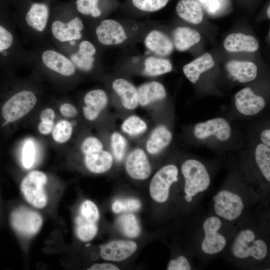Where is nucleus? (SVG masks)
Masks as SVG:
<instances>
[{"label":"nucleus","mask_w":270,"mask_h":270,"mask_svg":"<svg viewBox=\"0 0 270 270\" xmlns=\"http://www.w3.org/2000/svg\"><path fill=\"white\" fill-rule=\"evenodd\" d=\"M120 230L129 238L137 237L140 232L139 222L132 214H126L120 216L117 220Z\"/></svg>","instance_id":"obj_32"},{"label":"nucleus","mask_w":270,"mask_h":270,"mask_svg":"<svg viewBox=\"0 0 270 270\" xmlns=\"http://www.w3.org/2000/svg\"><path fill=\"white\" fill-rule=\"evenodd\" d=\"M226 68L230 75L240 83L251 82L257 76V66L252 62L232 60L226 64Z\"/></svg>","instance_id":"obj_20"},{"label":"nucleus","mask_w":270,"mask_h":270,"mask_svg":"<svg viewBox=\"0 0 270 270\" xmlns=\"http://www.w3.org/2000/svg\"><path fill=\"white\" fill-rule=\"evenodd\" d=\"M224 48L230 52H256L259 48L258 40L253 36L238 32L230 34L224 42Z\"/></svg>","instance_id":"obj_19"},{"label":"nucleus","mask_w":270,"mask_h":270,"mask_svg":"<svg viewBox=\"0 0 270 270\" xmlns=\"http://www.w3.org/2000/svg\"><path fill=\"white\" fill-rule=\"evenodd\" d=\"M78 52L93 56L96 52L94 46L87 40L82 41L79 46Z\"/></svg>","instance_id":"obj_46"},{"label":"nucleus","mask_w":270,"mask_h":270,"mask_svg":"<svg viewBox=\"0 0 270 270\" xmlns=\"http://www.w3.org/2000/svg\"><path fill=\"white\" fill-rule=\"evenodd\" d=\"M138 104L145 107L152 103L164 99L166 90L161 83L152 81L142 84L138 88Z\"/></svg>","instance_id":"obj_21"},{"label":"nucleus","mask_w":270,"mask_h":270,"mask_svg":"<svg viewBox=\"0 0 270 270\" xmlns=\"http://www.w3.org/2000/svg\"><path fill=\"white\" fill-rule=\"evenodd\" d=\"M47 181L44 173L34 170L28 173L20 183V190L26 200L36 208H44L47 204L48 196L44 190Z\"/></svg>","instance_id":"obj_6"},{"label":"nucleus","mask_w":270,"mask_h":270,"mask_svg":"<svg viewBox=\"0 0 270 270\" xmlns=\"http://www.w3.org/2000/svg\"><path fill=\"white\" fill-rule=\"evenodd\" d=\"M178 168L174 164H168L158 170L153 176L150 184L149 191L152 198L163 204L169 198L172 184L178 180Z\"/></svg>","instance_id":"obj_5"},{"label":"nucleus","mask_w":270,"mask_h":270,"mask_svg":"<svg viewBox=\"0 0 270 270\" xmlns=\"http://www.w3.org/2000/svg\"><path fill=\"white\" fill-rule=\"evenodd\" d=\"M113 162L112 154L104 149L84 155V162L86 168L94 174L108 172L111 168Z\"/></svg>","instance_id":"obj_22"},{"label":"nucleus","mask_w":270,"mask_h":270,"mask_svg":"<svg viewBox=\"0 0 270 270\" xmlns=\"http://www.w3.org/2000/svg\"><path fill=\"white\" fill-rule=\"evenodd\" d=\"M228 252L230 258L236 264L246 266L260 264L268 258V238L258 227L244 224L232 238Z\"/></svg>","instance_id":"obj_1"},{"label":"nucleus","mask_w":270,"mask_h":270,"mask_svg":"<svg viewBox=\"0 0 270 270\" xmlns=\"http://www.w3.org/2000/svg\"><path fill=\"white\" fill-rule=\"evenodd\" d=\"M176 11L180 18L193 24H198L203 19L202 8L196 0H180Z\"/></svg>","instance_id":"obj_25"},{"label":"nucleus","mask_w":270,"mask_h":270,"mask_svg":"<svg viewBox=\"0 0 270 270\" xmlns=\"http://www.w3.org/2000/svg\"><path fill=\"white\" fill-rule=\"evenodd\" d=\"M52 132L54 140L58 143H64L68 140L73 132L72 124L68 120H61L56 123Z\"/></svg>","instance_id":"obj_34"},{"label":"nucleus","mask_w":270,"mask_h":270,"mask_svg":"<svg viewBox=\"0 0 270 270\" xmlns=\"http://www.w3.org/2000/svg\"><path fill=\"white\" fill-rule=\"evenodd\" d=\"M172 140V134L170 130L164 125L154 128L145 143L146 152L152 155H156L168 146Z\"/></svg>","instance_id":"obj_17"},{"label":"nucleus","mask_w":270,"mask_h":270,"mask_svg":"<svg viewBox=\"0 0 270 270\" xmlns=\"http://www.w3.org/2000/svg\"><path fill=\"white\" fill-rule=\"evenodd\" d=\"M120 128L126 135L136 137L144 134L148 129V126L146 122L141 117L136 114H132L123 120Z\"/></svg>","instance_id":"obj_30"},{"label":"nucleus","mask_w":270,"mask_h":270,"mask_svg":"<svg viewBox=\"0 0 270 270\" xmlns=\"http://www.w3.org/2000/svg\"><path fill=\"white\" fill-rule=\"evenodd\" d=\"M88 270H118V267L110 263H98L92 265Z\"/></svg>","instance_id":"obj_48"},{"label":"nucleus","mask_w":270,"mask_h":270,"mask_svg":"<svg viewBox=\"0 0 270 270\" xmlns=\"http://www.w3.org/2000/svg\"><path fill=\"white\" fill-rule=\"evenodd\" d=\"M42 59L47 68L62 75L69 76L75 72L74 64L68 58L54 50L44 51Z\"/></svg>","instance_id":"obj_18"},{"label":"nucleus","mask_w":270,"mask_h":270,"mask_svg":"<svg viewBox=\"0 0 270 270\" xmlns=\"http://www.w3.org/2000/svg\"><path fill=\"white\" fill-rule=\"evenodd\" d=\"M83 154H86L104 149L102 142L98 138L90 136L85 138L80 146Z\"/></svg>","instance_id":"obj_41"},{"label":"nucleus","mask_w":270,"mask_h":270,"mask_svg":"<svg viewBox=\"0 0 270 270\" xmlns=\"http://www.w3.org/2000/svg\"><path fill=\"white\" fill-rule=\"evenodd\" d=\"M270 7L268 6V10H267V15H268V18H270Z\"/></svg>","instance_id":"obj_51"},{"label":"nucleus","mask_w":270,"mask_h":270,"mask_svg":"<svg viewBox=\"0 0 270 270\" xmlns=\"http://www.w3.org/2000/svg\"><path fill=\"white\" fill-rule=\"evenodd\" d=\"M84 106L82 113L84 118L90 122L96 120L101 112L107 106L108 98L102 90L96 89L88 92L84 99Z\"/></svg>","instance_id":"obj_14"},{"label":"nucleus","mask_w":270,"mask_h":270,"mask_svg":"<svg viewBox=\"0 0 270 270\" xmlns=\"http://www.w3.org/2000/svg\"><path fill=\"white\" fill-rule=\"evenodd\" d=\"M180 170L184 179V200L192 204L209 188L210 175L204 164L194 158L185 160L181 165Z\"/></svg>","instance_id":"obj_4"},{"label":"nucleus","mask_w":270,"mask_h":270,"mask_svg":"<svg viewBox=\"0 0 270 270\" xmlns=\"http://www.w3.org/2000/svg\"><path fill=\"white\" fill-rule=\"evenodd\" d=\"M98 41L104 45H115L122 43L127 38L122 26L113 20H105L96 28Z\"/></svg>","instance_id":"obj_13"},{"label":"nucleus","mask_w":270,"mask_h":270,"mask_svg":"<svg viewBox=\"0 0 270 270\" xmlns=\"http://www.w3.org/2000/svg\"><path fill=\"white\" fill-rule=\"evenodd\" d=\"M84 25L80 19L76 17L67 24L59 20L54 21L52 25L54 37L62 42L79 40L82 37L80 31Z\"/></svg>","instance_id":"obj_16"},{"label":"nucleus","mask_w":270,"mask_h":270,"mask_svg":"<svg viewBox=\"0 0 270 270\" xmlns=\"http://www.w3.org/2000/svg\"><path fill=\"white\" fill-rule=\"evenodd\" d=\"M256 166L264 180L269 185L270 182V148L262 143L259 144L254 151Z\"/></svg>","instance_id":"obj_28"},{"label":"nucleus","mask_w":270,"mask_h":270,"mask_svg":"<svg viewBox=\"0 0 270 270\" xmlns=\"http://www.w3.org/2000/svg\"><path fill=\"white\" fill-rule=\"evenodd\" d=\"M124 166L127 174L134 180H146L152 173V166L146 153L141 148H135L128 153Z\"/></svg>","instance_id":"obj_9"},{"label":"nucleus","mask_w":270,"mask_h":270,"mask_svg":"<svg viewBox=\"0 0 270 270\" xmlns=\"http://www.w3.org/2000/svg\"><path fill=\"white\" fill-rule=\"evenodd\" d=\"M260 139L262 144L270 146V130L269 128L262 131L260 135Z\"/></svg>","instance_id":"obj_50"},{"label":"nucleus","mask_w":270,"mask_h":270,"mask_svg":"<svg viewBox=\"0 0 270 270\" xmlns=\"http://www.w3.org/2000/svg\"><path fill=\"white\" fill-rule=\"evenodd\" d=\"M78 214L95 223L97 222L100 218L97 206L90 200H86L82 203L79 208Z\"/></svg>","instance_id":"obj_39"},{"label":"nucleus","mask_w":270,"mask_h":270,"mask_svg":"<svg viewBox=\"0 0 270 270\" xmlns=\"http://www.w3.org/2000/svg\"><path fill=\"white\" fill-rule=\"evenodd\" d=\"M214 214L227 222L240 220L246 214L248 202L244 192L223 188L212 198Z\"/></svg>","instance_id":"obj_2"},{"label":"nucleus","mask_w":270,"mask_h":270,"mask_svg":"<svg viewBox=\"0 0 270 270\" xmlns=\"http://www.w3.org/2000/svg\"><path fill=\"white\" fill-rule=\"evenodd\" d=\"M137 248L138 245L134 242L113 240L100 246V254L105 260L120 262L132 256Z\"/></svg>","instance_id":"obj_12"},{"label":"nucleus","mask_w":270,"mask_h":270,"mask_svg":"<svg viewBox=\"0 0 270 270\" xmlns=\"http://www.w3.org/2000/svg\"><path fill=\"white\" fill-rule=\"evenodd\" d=\"M224 220L212 214L204 218L201 224V234L198 247L204 256H216L223 252L228 244V239L222 228Z\"/></svg>","instance_id":"obj_3"},{"label":"nucleus","mask_w":270,"mask_h":270,"mask_svg":"<svg viewBox=\"0 0 270 270\" xmlns=\"http://www.w3.org/2000/svg\"><path fill=\"white\" fill-rule=\"evenodd\" d=\"M141 207L140 202L136 198H128L115 200L112 206V210L116 214L138 210Z\"/></svg>","instance_id":"obj_35"},{"label":"nucleus","mask_w":270,"mask_h":270,"mask_svg":"<svg viewBox=\"0 0 270 270\" xmlns=\"http://www.w3.org/2000/svg\"><path fill=\"white\" fill-rule=\"evenodd\" d=\"M55 118V112L50 108L44 110L40 114V120L54 121Z\"/></svg>","instance_id":"obj_49"},{"label":"nucleus","mask_w":270,"mask_h":270,"mask_svg":"<svg viewBox=\"0 0 270 270\" xmlns=\"http://www.w3.org/2000/svg\"><path fill=\"white\" fill-rule=\"evenodd\" d=\"M168 0H132L134 6L144 12H153L164 7Z\"/></svg>","instance_id":"obj_38"},{"label":"nucleus","mask_w":270,"mask_h":270,"mask_svg":"<svg viewBox=\"0 0 270 270\" xmlns=\"http://www.w3.org/2000/svg\"><path fill=\"white\" fill-rule=\"evenodd\" d=\"M205 10L210 14L220 12L226 6L228 0H198Z\"/></svg>","instance_id":"obj_42"},{"label":"nucleus","mask_w":270,"mask_h":270,"mask_svg":"<svg viewBox=\"0 0 270 270\" xmlns=\"http://www.w3.org/2000/svg\"><path fill=\"white\" fill-rule=\"evenodd\" d=\"M13 40L12 34L0 25V52L9 48L12 44Z\"/></svg>","instance_id":"obj_44"},{"label":"nucleus","mask_w":270,"mask_h":270,"mask_svg":"<svg viewBox=\"0 0 270 270\" xmlns=\"http://www.w3.org/2000/svg\"><path fill=\"white\" fill-rule=\"evenodd\" d=\"M71 60L78 68L87 72L92 68L94 58L92 56L78 52L71 56Z\"/></svg>","instance_id":"obj_40"},{"label":"nucleus","mask_w":270,"mask_h":270,"mask_svg":"<svg viewBox=\"0 0 270 270\" xmlns=\"http://www.w3.org/2000/svg\"><path fill=\"white\" fill-rule=\"evenodd\" d=\"M60 114L67 118H73L78 114V110L75 106L68 104L64 103L62 104L60 108Z\"/></svg>","instance_id":"obj_45"},{"label":"nucleus","mask_w":270,"mask_h":270,"mask_svg":"<svg viewBox=\"0 0 270 270\" xmlns=\"http://www.w3.org/2000/svg\"><path fill=\"white\" fill-rule=\"evenodd\" d=\"M200 38L198 32L188 27H178L173 32L174 46L180 52L186 51L198 43Z\"/></svg>","instance_id":"obj_26"},{"label":"nucleus","mask_w":270,"mask_h":270,"mask_svg":"<svg viewBox=\"0 0 270 270\" xmlns=\"http://www.w3.org/2000/svg\"><path fill=\"white\" fill-rule=\"evenodd\" d=\"M192 269V266L189 260L183 255H180L170 260L166 267L168 270H190Z\"/></svg>","instance_id":"obj_43"},{"label":"nucleus","mask_w":270,"mask_h":270,"mask_svg":"<svg viewBox=\"0 0 270 270\" xmlns=\"http://www.w3.org/2000/svg\"><path fill=\"white\" fill-rule=\"evenodd\" d=\"M172 70V65L166 59L150 56L144 62V72L148 76H160L169 72Z\"/></svg>","instance_id":"obj_31"},{"label":"nucleus","mask_w":270,"mask_h":270,"mask_svg":"<svg viewBox=\"0 0 270 270\" xmlns=\"http://www.w3.org/2000/svg\"><path fill=\"white\" fill-rule=\"evenodd\" d=\"M37 102L35 94L29 90L21 91L9 98L2 108L6 122L17 120L29 112Z\"/></svg>","instance_id":"obj_8"},{"label":"nucleus","mask_w":270,"mask_h":270,"mask_svg":"<svg viewBox=\"0 0 270 270\" xmlns=\"http://www.w3.org/2000/svg\"><path fill=\"white\" fill-rule=\"evenodd\" d=\"M36 156V148L32 140H27L22 149V162L23 166L26 169L31 168L34 165Z\"/></svg>","instance_id":"obj_36"},{"label":"nucleus","mask_w":270,"mask_h":270,"mask_svg":"<svg viewBox=\"0 0 270 270\" xmlns=\"http://www.w3.org/2000/svg\"><path fill=\"white\" fill-rule=\"evenodd\" d=\"M99 0H76L78 11L85 15H91L96 18L100 16L101 11L98 6Z\"/></svg>","instance_id":"obj_37"},{"label":"nucleus","mask_w":270,"mask_h":270,"mask_svg":"<svg viewBox=\"0 0 270 270\" xmlns=\"http://www.w3.org/2000/svg\"><path fill=\"white\" fill-rule=\"evenodd\" d=\"M235 106L238 111L245 116H254L265 107L263 97L256 94L250 87L244 88L235 95Z\"/></svg>","instance_id":"obj_11"},{"label":"nucleus","mask_w":270,"mask_h":270,"mask_svg":"<svg viewBox=\"0 0 270 270\" xmlns=\"http://www.w3.org/2000/svg\"><path fill=\"white\" fill-rule=\"evenodd\" d=\"M48 15V9L46 4L34 3L28 12L26 20L28 25L32 28L42 32L46 26Z\"/></svg>","instance_id":"obj_27"},{"label":"nucleus","mask_w":270,"mask_h":270,"mask_svg":"<svg viewBox=\"0 0 270 270\" xmlns=\"http://www.w3.org/2000/svg\"><path fill=\"white\" fill-rule=\"evenodd\" d=\"M212 55L206 52L183 67V72L186 78L192 84H196L200 74L210 70L214 66Z\"/></svg>","instance_id":"obj_23"},{"label":"nucleus","mask_w":270,"mask_h":270,"mask_svg":"<svg viewBox=\"0 0 270 270\" xmlns=\"http://www.w3.org/2000/svg\"><path fill=\"white\" fill-rule=\"evenodd\" d=\"M9 221L16 232L26 237L36 234L42 224V218L38 212L22 206L11 211Z\"/></svg>","instance_id":"obj_7"},{"label":"nucleus","mask_w":270,"mask_h":270,"mask_svg":"<svg viewBox=\"0 0 270 270\" xmlns=\"http://www.w3.org/2000/svg\"><path fill=\"white\" fill-rule=\"evenodd\" d=\"M194 132V136L200 140L214 136L218 140L225 142L230 138L232 128L225 118H216L197 124Z\"/></svg>","instance_id":"obj_10"},{"label":"nucleus","mask_w":270,"mask_h":270,"mask_svg":"<svg viewBox=\"0 0 270 270\" xmlns=\"http://www.w3.org/2000/svg\"><path fill=\"white\" fill-rule=\"evenodd\" d=\"M110 140L113 156L117 161H122L128 148V143L126 138L120 132L114 131L110 134Z\"/></svg>","instance_id":"obj_33"},{"label":"nucleus","mask_w":270,"mask_h":270,"mask_svg":"<svg viewBox=\"0 0 270 270\" xmlns=\"http://www.w3.org/2000/svg\"><path fill=\"white\" fill-rule=\"evenodd\" d=\"M145 44L150 51L160 56H166L173 50L174 46L170 38L163 32L154 30L146 36Z\"/></svg>","instance_id":"obj_24"},{"label":"nucleus","mask_w":270,"mask_h":270,"mask_svg":"<svg viewBox=\"0 0 270 270\" xmlns=\"http://www.w3.org/2000/svg\"><path fill=\"white\" fill-rule=\"evenodd\" d=\"M98 230L96 223L78 214L75 218V232L80 240L84 242L91 240L96 236Z\"/></svg>","instance_id":"obj_29"},{"label":"nucleus","mask_w":270,"mask_h":270,"mask_svg":"<svg viewBox=\"0 0 270 270\" xmlns=\"http://www.w3.org/2000/svg\"><path fill=\"white\" fill-rule=\"evenodd\" d=\"M112 88L125 109L132 110L138 107V89L130 82L124 78H116L112 82Z\"/></svg>","instance_id":"obj_15"},{"label":"nucleus","mask_w":270,"mask_h":270,"mask_svg":"<svg viewBox=\"0 0 270 270\" xmlns=\"http://www.w3.org/2000/svg\"><path fill=\"white\" fill-rule=\"evenodd\" d=\"M54 126V121L41 120L38 124V130L42 134H48L52 131Z\"/></svg>","instance_id":"obj_47"}]
</instances>
